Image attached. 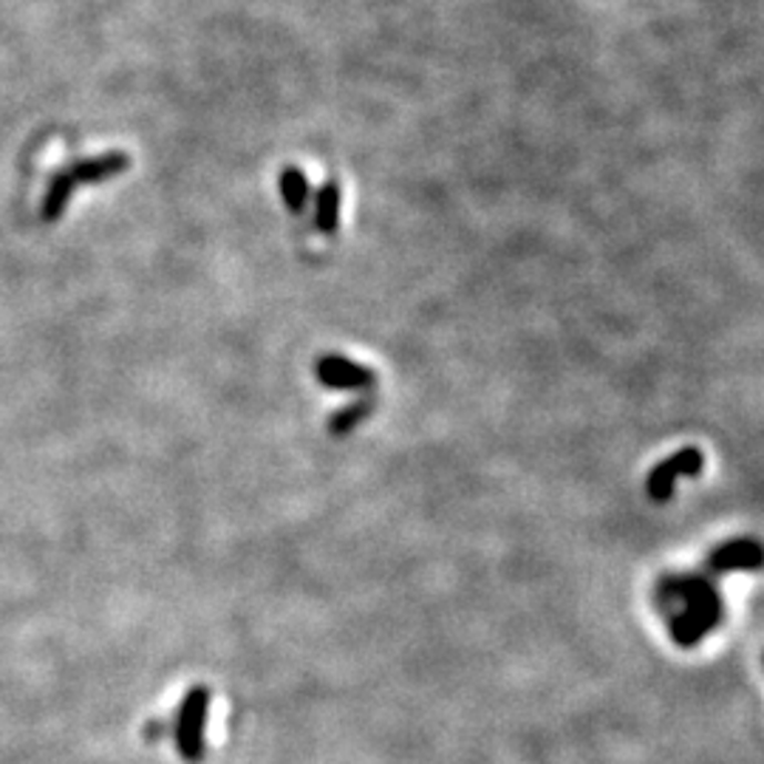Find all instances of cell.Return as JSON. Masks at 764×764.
<instances>
[{
	"label": "cell",
	"mask_w": 764,
	"mask_h": 764,
	"mask_svg": "<svg viewBox=\"0 0 764 764\" xmlns=\"http://www.w3.org/2000/svg\"><path fill=\"white\" fill-rule=\"evenodd\" d=\"M210 707V691L207 689H190L184 696L182 707H179L176 720V747L184 756V762H198L204 753V722H207Z\"/></svg>",
	"instance_id": "obj_3"
},
{
	"label": "cell",
	"mask_w": 764,
	"mask_h": 764,
	"mask_svg": "<svg viewBox=\"0 0 764 764\" xmlns=\"http://www.w3.org/2000/svg\"><path fill=\"white\" fill-rule=\"evenodd\" d=\"M315 222L323 233H335L337 224H340V187H337V182H326L317 190Z\"/></svg>",
	"instance_id": "obj_7"
},
{
	"label": "cell",
	"mask_w": 764,
	"mask_h": 764,
	"mask_svg": "<svg viewBox=\"0 0 764 764\" xmlns=\"http://www.w3.org/2000/svg\"><path fill=\"white\" fill-rule=\"evenodd\" d=\"M128 165H131V156H128V153L111 151V153H102V156H91V159H83V162H74V165L65 167V171L54 173L43 198V218L45 222H58L77 184L105 182V179H111V176H120Z\"/></svg>",
	"instance_id": "obj_2"
},
{
	"label": "cell",
	"mask_w": 764,
	"mask_h": 764,
	"mask_svg": "<svg viewBox=\"0 0 764 764\" xmlns=\"http://www.w3.org/2000/svg\"><path fill=\"white\" fill-rule=\"evenodd\" d=\"M758 567H764V547L751 541V538H736V541L722 543L720 550H714L711 558H707V569L714 575H722V572H745V569Z\"/></svg>",
	"instance_id": "obj_5"
},
{
	"label": "cell",
	"mask_w": 764,
	"mask_h": 764,
	"mask_svg": "<svg viewBox=\"0 0 764 764\" xmlns=\"http://www.w3.org/2000/svg\"><path fill=\"white\" fill-rule=\"evenodd\" d=\"M317 379L326 388H346V391L374 386V374L366 366L346 360V357H323L317 363Z\"/></svg>",
	"instance_id": "obj_6"
},
{
	"label": "cell",
	"mask_w": 764,
	"mask_h": 764,
	"mask_svg": "<svg viewBox=\"0 0 764 764\" xmlns=\"http://www.w3.org/2000/svg\"><path fill=\"white\" fill-rule=\"evenodd\" d=\"M660 607H676L669 612V632L676 645L694 649L722 623V598L707 575L665 578L658 587Z\"/></svg>",
	"instance_id": "obj_1"
},
{
	"label": "cell",
	"mask_w": 764,
	"mask_h": 764,
	"mask_svg": "<svg viewBox=\"0 0 764 764\" xmlns=\"http://www.w3.org/2000/svg\"><path fill=\"white\" fill-rule=\"evenodd\" d=\"M702 465H705V456L700 448H682L674 456L663 459L658 468L651 470L649 479H645V493L651 496V501H669L674 496L676 479L682 476H700Z\"/></svg>",
	"instance_id": "obj_4"
},
{
	"label": "cell",
	"mask_w": 764,
	"mask_h": 764,
	"mask_svg": "<svg viewBox=\"0 0 764 764\" xmlns=\"http://www.w3.org/2000/svg\"><path fill=\"white\" fill-rule=\"evenodd\" d=\"M278 184L286 207H289L292 213H300V210L306 207V202H309V182H306L304 173L297 171V167H286V171L281 173Z\"/></svg>",
	"instance_id": "obj_8"
},
{
	"label": "cell",
	"mask_w": 764,
	"mask_h": 764,
	"mask_svg": "<svg viewBox=\"0 0 764 764\" xmlns=\"http://www.w3.org/2000/svg\"><path fill=\"white\" fill-rule=\"evenodd\" d=\"M368 411H371V405L368 403L352 405V408H346V411L337 414L335 422H332V430H335V434H348V430L357 428V425H360L363 419L368 417Z\"/></svg>",
	"instance_id": "obj_9"
}]
</instances>
